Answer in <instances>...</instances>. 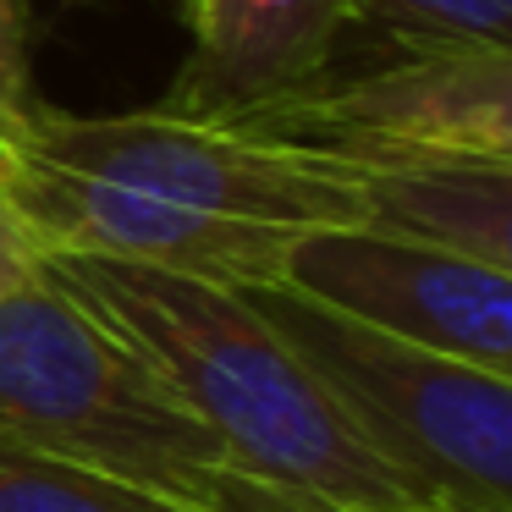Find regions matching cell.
I'll return each instance as SVG.
<instances>
[{
    "instance_id": "cell-1",
    "label": "cell",
    "mask_w": 512,
    "mask_h": 512,
    "mask_svg": "<svg viewBox=\"0 0 512 512\" xmlns=\"http://www.w3.org/2000/svg\"><path fill=\"white\" fill-rule=\"evenodd\" d=\"M0 204L45 259H122L226 287L276 281L303 232L364 226L347 160L166 105L122 116L34 105Z\"/></svg>"
},
{
    "instance_id": "cell-2",
    "label": "cell",
    "mask_w": 512,
    "mask_h": 512,
    "mask_svg": "<svg viewBox=\"0 0 512 512\" xmlns=\"http://www.w3.org/2000/svg\"><path fill=\"white\" fill-rule=\"evenodd\" d=\"M45 270L166 380L232 468L347 512H397L419 496L353 430L248 287L67 254L45 259Z\"/></svg>"
},
{
    "instance_id": "cell-3",
    "label": "cell",
    "mask_w": 512,
    "mask_h": 512,
    "mask_svg": "<svg viewBox=\"0 0 512 512\" xmlns=\"http://www.w3.org/2000/svg\"><path fill=\"white\" fill-rule=\"evenodd\" d=\"M0 430L193 507L204 479L226 468L215 435L50 270L0 298Z\"/></svg>"
},
{
    "instance_id": "cell-4",
    "label": "cell",
    "mask_w": 512,
    "mask_h": 512,
    "mask_svg": "<svg viewBox=\"0 0 512 512\" xmlns=\"http://www.w3.org/2000/svg\"><path fill=\"white\" fill-rule=\"evenodd\" d=\"M248 298L419 496L512 512V375L369 331L281 281L248 287Z\"/></svg>"
},
{
    "instance_id": "cell-5",
    "label": "cell",
    "mask_w": 512,
    "mask_h": 512,
    "mask_svg": "<svg viewBox=\"0 0 512 512\" xmlns=\"http://www.w3.org/2000/svg\"><path fill=\"white\" fill-rule=\"evenodd\" d=\"M243 127L347 166L397 155H512V45L413 39L369 72H325L298 100Z\"/></svg>"
},
{
    "instance_id": "cell-6",
    "label": "cell",
    "mask_w": 512,
    "mask_h": 512,
    "mask_svg": "<svg viewBox=\"0 0 512 512\" xmlns=\"http://www.w3.org/2000/svg\"><path fill=\"white\" fill-rule=\"evenodd\" d=\"M276 281L369 331L512 375V281L496 265L375 226H325L287 248Z\"/></svg>"
},
{
    "instance_id": "cell-7",
    "label": "cell",
    "mask_w": 512,
    "mask_h": 512,
    "mask_svg": "<svg viewBox=\"0 0 512 512\" xmlns=\"http://www.w3.org/2000/svg\"><path fill=\"white\" fill-rule=\"evenodd\" d=\"M353 0H193V56L166 111L254 122L336 72Z\"/></svg>"
},
{
    "instance_id": "cell-8",
    "label": "cell",
    "mask_w": 512,
    "mask_h": 512,
    "mask_svg": "<svg viewBox=\"0 0 512 512\" xmlns=\"http://www.w3.org/2000/svg\"><path fill=\"white\" fill-rule=\"evenodd\" d=\"M364 226L512 270V155L364 160Z\"/></svg>"
},
{
    "instance_id": "cell-9",
    "label": "cell",
    "mask_w": 512,
    "mask_h": 512,
    "mask_svg": "<svg viewBox=\"0 0 512 512\" xmlns=\"http://www.w3.org/2000/svg\"><path fill=\"white\" fill-rule=\"evenodd\" d=\"M0 512H199L193 501L105 479L0 430Z\"/></svg>"
},
{
    "instance_id": "cell-10",
    "label": "cell",
    "mask_w": 512,
    "mask_h": 512,
    "mask_svg": "<svg viewBox=\"0 0 512 512\" xmlns=\"http://www.w3.org/2000/svg\"><path fill=\"white\" fill-rule=\"evenodd\" d=\"M353 17L386 28L397 45L413 39L512 45V0H353Z\"/></svg>"
},
{
    "instance_id": "cell-11",
    "label": "cell",
    "mask_w": 512,
    "mask_h": 512,
    "mask_svg": "<svg viewBox=\"0 0 512 512\" xmlns=\"http://www.w3.org/2000/svg\"><path fill=\"white\" fill-rule=\"evenodd\" d=\"M34 72H28V28H23V6L0 0V171L12 160L17 138L28 127L34 111Z\"/></svg>"
},
{
    "instance_id": "cell-12",
    "label": "cell",
    "mask_w": 512,
    "mask_h": 512,
    "mask_svg": "<svg viewBox=\"0 0 512 512\" xmlns=\"http://www.w3.org/2000/svg\"><path fill=\"white\" fill-rule=\"evenodd\" d=\"M199 512H347L336 501H320L309 490L276 485V479H259L248 468H215L199 490Z\"/></svg>"
},
{
    "instance_id": "cell-13",
    "label": "cell",
    "mask_w": 512,
    "mask_h": 512,
    "mask_svg": "<svg viewBox=\"0 0 512 512\" xmlns=\"http://www.w3.org/2000/svg\"><path fill=\"white\" fill-rule=\"evenodd\" d=\"M39 270H45V254L28 243V232L12 221V210L0 204V298L17 292V287H28Z\"/></svg>"
},
{
    "instance_id": "cell-14",
    "label": "cell",
    "mask_w": 512,
    "mask_h": 512,
    "mask_svg": "<svg viewBox=\"0 0 512 512\" xmlns=\"http://www.w3.org/2000/svg\"><path fill=\"white\" fill-rule=\"evenodd\" d=\"M397 512H468V507H452V501H435V496H413L408 507H397Z\"/></svg>"
}]
</instances>
